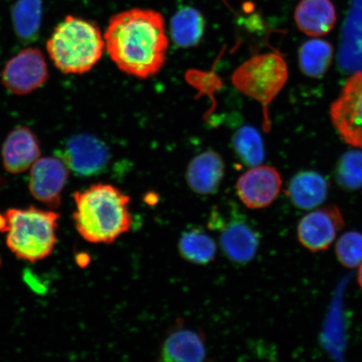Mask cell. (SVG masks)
<instances>
[{
    "label": "cell",
    "instance_id": "1",
    "mask_svg": "<svg viewBox=\"0 0 362 362\" xmlns=\"http://www.w3.org/2000/svg\"><path fill=\"white\" fill-rule=\"evenodd\" d=\"M103 37L111 60L127 75L147 79L165 66L170 40L160 12L134 8L117 13Z\"/></svg>",
    "mask_w": 362,
    "mask_h": 362
},
{
    "label": "cell",
    "instance_id": "2",
    "mask_svg": "<svg viewBox=\"0 0 362 362\" xmlns=\"http://www.w3.org/2000/svg\"><path fill=\"white\" fill-rule=\"evenodd\" d=\"M74 197L75 226L86 241L111 244L131 229L130 197L115 185L94 184Z\"/></svg>",
    "mask_w": 362,
    "mask_h": 362
},
{
    "label": "cell",
    "instance_id": "3",
    "mask_svg": "<svg viewBox=\"0 0 362 362\" xmlns=\"http://www.w3.org/2000/svg\"><path fill=\"white\" fill-rule=\"evenodd\" d=\"M105 42L96 23L66 16L57 25L47 42L49 58L64 74H84L103 55Z\"/></svg>",
    "mask_w": 362,
    "mask_h": 362
},
{
    "label": "cell",
    "instance_id": "4",
    "mask_svg": "<svg viewBox=\"0 0 362 362\" xmlns=\"http://www.w3.org/2000/svg\"><path fill=\"white\" fill-rule=\"evenodd\" d=\"M4 217L7 246L18 259L35 262L52 255L57 242V212L30 207L8 210Z\"/></svg>",
    "mask_w": 362,
    "mask_h": 362
},
{
    "label": "cell",
    "instance_id": "5",
    "mask_svg": "<svg viewBox=\"0 0 362 362\" xmlns=\"http://www.w3.org/2000/svg\"><path fill=\"white\" fill-rule=\"evenodd\" d=\"M288 78L287 63L280 54L275 52L252 57L238 67L232 76L235 88L261 103L266 132L271 128L269 105L281 92Z\"/></svg>",
    "mask_w": 362,
    "mask_h": 362
},
{
    "label": "cell",
    "instance_id": "6",
    "mask_svg": "<svg viewBox=\"0 0 362 362\" xmlns=\"http://www.w3.org/2000/svg\"><path fill=\"white\" fill-rule=\"evenodd\" d=\"M332 124L344 142L362 148V72L350 76L330 105Z\"/></svg>",
    "mask_w": 362,
    "mask_h": 362
},
{
    "label": "cell",
    "instance_id": "7",
    "mask_svg": "<svg viewBox=\"0 0 362 362\" xmlns=\"http://www.w3.org/2000/svg\"><path fill=\"white\" fill-rule=\"evenodd\" d=\"M232 215L226 221L215 211L209 226L219 230L220 245L225 256L235 264H246L255 259L259 250V234L237 211Z\"/></svg>",
    "mask_w": 362,
    "mask_h": 362
},
{
    "label": "cell",
    "instance_id": "8",
    "mask_svg": "<svg viewBox=\"0 0 362 362\" xmlns=\"http://www.w3.org/2000/svg\"><path fill=\"white\" fill-rule=\"evenodd\" d=\"M49 79V70L43 53L39 49L26 48L12 57L4 66L1 81L7 90L16 95H28Z\"/></svg>",
    "mask_w": 362,
    "mask_h": 362
},
{
    "label": "cell",
    "instance_id": "9",
    "mask_svg": "<svg viewBox=\"0 0 362 362\" xmlns=\"http://www.w3.org/2000/svg\"><path fill=\"white\" fill-rule=\"evenodd\" d=\"M61 158L68 168L80 177L100 175L111 160L110 149L96 136L79 134L67 139Z\"/></svg>",
    "mask_w": 362,
    "mask_h": 362
},
{
    "label": "cell",
    "instance_id": "10",
    "mask_svg": "<svg viewBox=\"0 0 362 362\" xmlns=\"http://www.w3.org/2000/svg\"><path fill=\"white\" fill-rule=\"evenodd\" d=\"M345 226V218L338 206L317 208L303 216L298 223L297 238L308 250L322 252L332 245Z\"/></svg>",
    "mask_w": 362,
    "mask_h": 362
},
{
    "label": "cell",
    "instance_id": "11",
    "mask_svg": "<svg viewBox=\"0 0 362 362\" xmlns=\"http://www.w3.org/2000/svg\"><path fill=\"white\" fill-rule=\"evenodd\" d=\"M279 172L269 165L251 167L240 176L236 185L238 196L249 209H264L278 198L282 187Z\"/></svg>",
    "mask_w": 362,
    "mask_h": 362
},
{
    "label": "cell",
    "instance_id": "12",
    "mask_svg": "<svg viewBox=\"0 0 362 362\" xmlns=\"http://www.w3.org/2000/svg\"><path fill=\"white\" fill-rule=\"evenodd\" d=\"M70 170L59 157L39 158L31 166L29 189L40 202L52 208L61 205L62 194L69 178Z\"/></svg>",
    "mask_w": 362,
    "mask_h": 362
},
{
    "label": "cell",
    "instance_id": "13",
    "mask_svg": "<svg viewBox=\"0 0 362 362\" xmlns=\"http://www.w3.org/2000/svg\"><path fill=\"white\" fill-rule=\"evenodd\" d=\"M4 169L17 175L31 168L42 155L40 142L28 127L19 126L7 136L2 146Z\"/></svg>",
    "mask_w": 362,
    "mask_h": 362
},
{
    "label": "cell",
    "instance_id": "14",
    "mask_svg": "<svg viewBox=\"0 0 362 362\" xmlns=\"http://www.w3.org/2000/svg\"><path fill=\"white\" fill-rule=\"evenodd\" d=\"M225 175L223 158L214 151L199 153L189 162L187 181L192 191L202 196L215 194Z\"/></svg>",
    "mask_w": 362,
    "mask_h": 362
},
{
    "label": "cell",
    "instance_id": "15",
    "mask_svg": "<svg viewBox=\"0 0 362 362\" xmlns=\"http://www.w3.org/2000/svg\"><path fill=\"white\" fill-rule=\"evenodd\" d=\"M337 11L332 0H301L294 11V21L303 33L320 37L334 29Z\"/></svg>",
    "mask_w": 362,
    "mask_h": 362
},
{
    "label": "cell",
    "instance_id": "16",
    "mask_svg": "<svg viewBox=\"0 0 362 362\" xmlns=\"http://www.w3.org/2000/svg\"><path fill=\"white\" fill-rule=\"evenodd\" d=\"M205 337L192 329L174 330L162 345L160 360L163 361L197 362L205 360Z\"/></svg>",
    "mask_w": 362,
    "mask_h": 362
},
{
    "label": "cell",
    "instance_id": "17",
    "mask_svg": "<svg viewBox=\"0 0 362 362\" xmlns=\"http://www.w3.org/2000/svg\"><path fill=\"white\" fill-rule=\"evenodd\" d=\"M329 184L318 172L307 170L293 176L287 188V196L294 206L311 211L323 204L328 197Z\"/></svg>",
    "mask_w": 362,
    "mask_h": 362
},
{
    "label": "cell",
    "instance_id": "18",
    "mask_svg": "<svg viewBox=\"0 0 362 362\" xmlns=\"http://www.w3.org/2000/svg\"><path fill=\"white\" fill-rule=\"evenodd\" d=\"M43 17L42 0H17L11 10L13 31L23 44L38 40Z\"/></svg>",
    "mask_w": 362,
    "mask_h": 362
},
{
    "label": "cell",
    "instance_id": "19",
    "mask_svg": "<svg viewBox=\"0 0 362 362\" xmlns=\"http://www.w3.org/2000/svg\"><path fill=\"white\" fill-rule=\"evenodd\" d=\"M205 30V21L200 12L192 7H185L175 13L170 21L172 40L181 48L196 47Z\"/></svg>",
    "mask_w": 362,
    "mask_h": 362
},
{
    "label": "cell",
    "instance_id": "20",
    "mask_svg": "<svg viewBox=\"0 0 362 362\" xmlns=\"http://www.w3.org/2000/svg\"><path fill=\"white\" fill-rule=\"evenodd\" d=\"M178 248L184 259L197 265L209 264L214 261L216 255L214 238L201 228L185 230L181 235Z\"/></svg>",
    "mask_w": 362,
    "mask_h": 362
},
{
    "label": "cell",
    "instance_id": "21",
    "mask_svg": "<svg viewBox=\"0 0 362 362\" xmlns=\"http://www.w3.org/2000/svg\"><path fill=\"white\" fill-rule=\"evenodd\" d=\"M333 47L323 40H310L302 45L298 60L303 74L319 78L327 74L333 57Z\"/></svg>",
    "mask_w": 362,
    "mask_h": 362
},
{
    "label": "cell",
    "instance_id": "22",
    "mask_svg": "<svg viewBox=\"0 0 362 362\" xmlns=\"http://www.w3.org/2000/svg\"><path fill=\"white\" fill-rule=\"evenodd\" d=\"M233 142L235 152L247 166L260 165L264 160V142L260 134L252 127L246 126L238 130Z\"/></svg>",
    "mask_w": 362,
    "mask_h": 362
},
{
    "label": "cell",
    "instance_id": "23",
    "mask_svg": "<svg viewBox=\"0 0 362 362\" xmlns=\"http://www.w3.org/2000/svg\"><path fill=\"white\" fill-rule=\"evenodd\" d=\"M336 178L339 187L347 191L362 188V151L344 153L337 167Z\"/></svg>",
    "mask_w": 362,
    "mask_h": 362
},
{
    "label": "cell",
    "instance_id": "24",
    "mask_svg": "<svg viewBox=\"0 0 362 362\" xmlns=\"http://www.w3.org/2000/svg\"><path fill=\"white\" fill-rule=\"evenodd\" d=\"M339 264L347 269H356L362 264V233L350 230L342 234L336 244Z\"/></svg>",
    "mask_w": 362,
    "mask_h": 362
},
{
    "label": "cell",
    "instance_id": "25",
    "mask_svg": "<svg viewBox=\"0 0 362 362\" xmlns=\"http://www.w3.org/2000/svg\"><path fill=\"white\" fill-rule=\"evenodd\" d=\"M357 282L362 291V264L359 266L358 273H357Z\"/></svg>",
    "mask_w": 362,
    "mask_h": 362
}]
</instances>
